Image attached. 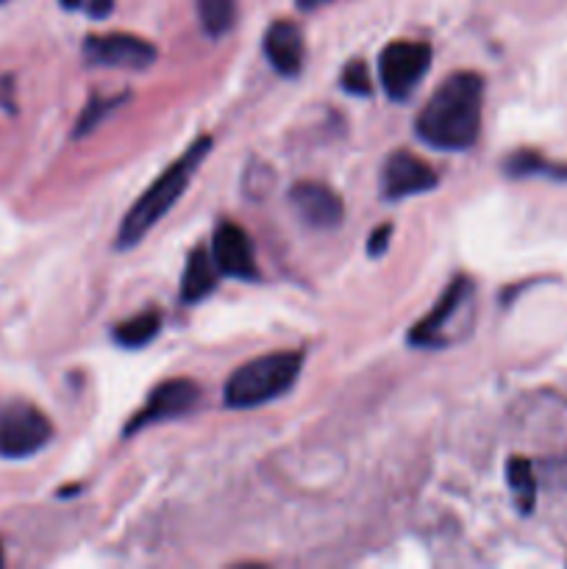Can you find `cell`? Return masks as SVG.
<instances>
[{
	"label": "cell",
	"instance_id": "6da1fadb",
	"mask_svg": "<svg viewBox=\"0 0 567 569\" xmlns=\"http://www.w3.org/2000/svg\"><path fill=\"white\" fill-rule=\"evenodd\" d=\"M484 78L454 72L437 87L415 120L417 137L439 150H467L481 133Z\"/></svg>",
	"mask_w": 567,
	"mask_h": 569
},
{
	"label": "cell",
	"instance_id": "7a4b0ae2",
	"mask_svg": "<svg viewBox=\"0 0 567 569\" xmlns=\"http://www.w3.org/2000/svg\"><path fill=\"white\" fill-rule=\"evenodd\" d=\"M211 150V137H200L139 194L137 203L128 209V214L122 217L120 231H117V248H133L137 242H142L145 233L153 226H159L161 217L172 209V206L181 200L183 189L189 187V181L195 178L198 167L203 164V159Z\"/></svg>",
	"mask_w": 567,
	"mask_h": 569
},
{
	"label": "cell",
	"instance_id": "3957f363",
	"mask_svg": "<svg viewBox=\"0 0 567 569\" xmlns=\"http://www.w3.org/2000/svg\"><path fill=\"white\" fill-rule=\"evenodd\" d=\"M304 370V353H267L248 361L226 383V406L231 409H256L281 398L298 381Z\"/></svg>",
	"mask_w": 567,
	"mask_h": 569
},
{
	"label": "cell",
	"instance_id": "277c9868",
	"mask_svg": "<svg viewBox=\"0 0 567 569\" xmlns=\"http://www.w3.org/2000/svg\"><path fill=\"white\" fill-rule=\"evenodd\" d=\"M53 437L48 417L31 403H9L0 409V456L3 459H28Z\"/></svg>",
	"mask_w": 567,
	"mask_h": 569
},
{
	"label": "cell",
	"instance_id": "5b68a950",
	"mask_svg": "<svg viewBox=\"0 0 567 569\" xmlns=\"http://www.w3.org/2000/svg\"><path fill=\"white\" fill-rule=\"evenodd\" d=\"M431 67V44L392 42L378 56V78L392 100H406Z\"/></svg>",
	"mask_w": 567,
	"mask_h": 569
},
{
	"label": "cell",
	"instance_id": "8992f818",
	"mask_svg": "<svg viewBox=\"0 0 567 569\" xmlns=\"http://www.w3.org/2000/svg\"><path fill=\"white\" fill-rule=\"evenodd\" d=\"M470 300H472L470 278L465 276L454 278V283L445 289L442 298L437 300V306H434L420 322H415V328L409 331V342L417 345V348H442V345H448V333L445 331H448L450 322H454L456 317L470 306Z\"/></svg>",
	"mask_w": 567,
	"mask_h": 569
},
{
	"label": "cell",
	"instance_id": "52a82bcc",
	"mask_svg": "<svg viewBox=\"0 0 567 569\" xmlns=\"http://www.w3.org/2000/svg\"><path fill=\"white\" fill-rule=\"evenodd\" d=\"M83 56L94 67L111 70H148L156 61V48L133 33H94L83 44Z\"/></svg>",
	"mask_w": 567,
	"mask_h": 569
},
{
	"label": "cell",
	"instance_id": "ba28073f",
	"mask_svg": "<svg viewBox=\"0 0 567 569\" xmlns=\"http://www.w3.org/2000/svg\"><path fill=\"white\" fill-rule=\"evenodd\" d=\"M200 400V387L189 378H172V381L159 383V387L150 392L148 403L133 415V420L126 426L128 433H137L142 428L156 426V422L176 420V417H183L187 411L195 409V403Z\"/></svg>",
	"mask_w": 567,
	"mask_h": 569
},
{
	"label": "cell",
	"instance_id": "9c48e42d",
	"mask_svg": "<svg viewBox=\"0 0 567 569\" xmlns=\"http://www.w3.org/2000/svg\"><path fill=\"white\" fill-rule=\"evenodd\" d=\"M211 259L222 276L239 278V281H256L259 264H256L253 242L237 222H220L211 237Z\"/></svg>",
	"mask_w": 567,
	"mask_h": 569
},
{
	"label": "cell",
	"instance_id": "30bf717a",
	"mask_svg": "<svg viewBox=\"0 0 567 569\" xmlns=\"http://www.w3.org/2000/svg\"><path fill=\"white\" fill-rule=\"evenodd\" d=\"M437 172L431 170V164H426L422 159H417L409 150H395L387 161H384L381 170V192L387 200H404L409 194L428 192V189L437 187Z\"/></svg>",
	"mask_w": 567,
	"mask_h": 569
},
{
	"label": "cell",
	"instance_id": "8fae6325",
	"mask_svg": "<svg viewBox=\"0 0 567 569\" xmlns=\"http://www.w3.org/2000/svg\"><path fill=\"white\" fill-rule=\"evenodd\" d=\"M295 211L315 228H337L345 217L342 198L320 181H300L289 192Z\"/></svg>",
	"mask_w": 567,
	"mask_h": 569
},
{
	"label": "cell",
	"instance_id": "7c38bea8",
	"mask_svg": "<svg viewBox=\"0 0 567 569\" xmlns=\"http://www.w3.org/2000/svg\"><path fill=\"white\" fill-rule=\"evenodd\" d=\"M265 53L281 76H298L304 67V33L295 22L278 20L267 28Z\"/></svg>",
	"mask_w": 567,
	"mask_h": 569
},
{
	"label": "cell",
	"instance_id": "4fadbf2b",
	"mask_svg": "<svg viewBox=\"0 0 567 569\" xmlns=\"http://www.w3.org/2000/svg\"><path fill=\"white\" fill-rule=\"evenodd\" d=\"M217 270L215 259L206 248H195L187 259V270L181 278V300L183 303H200L203 298H209L217 287Z\"/></svg>",
	"mask_w": 567,
	"mask_h": 569
},
{
	"label": "cell",
	"instance_id": "5bb4252c",
	"mask_svg": "<svg viewBox=\"0 0 567 569\" xmlns=\"http://www.w3.org/2000/svg\"><path fill=\"white\" fill-rule=\"evenodd\" d=\"M161 331V315L159 311H142V315L131 317V320L120 322L115 328V342L120 348H145L153 342L156 333Z\"/></svg>",
	"mask_w": 567,
	"mask_h": 569
},
{
	"label": "cell",
	"instance_id": "9a60e30c",
	"mask_svg": "<svg viewBox=\"0 0 567 569\" xmlns=\"http://www.w3.org/2000/svg\"><path fill=\"white\" fill-rule=\"evenodd\" d=\"M506 176L526 178V176H548V178H567V164H554V161L543 159L534 150H517L504 161Z\"/></svg>",
	"mask_w": 567,
	"mask_h": 569
},
{
	"label": "cell",
	"instance_id": "2e32d148",
	"mask_svg": "<svg viewBox=\"0 0 567 569\" xmlns=\"http://www.w3.org/2000/svg\"><path fill=\"white\" fill-rule=\"evenodd\" d=\"M506 478H509V487L515 492L517 506H520L523 515L534 509V500H537V481H534V470L528 465V459L515 456V459L506 465Z\"/></svg>",
	"mask_w": 567,
	"mask_h": 569
},
{
	"label": "cell",
	"instance_id": "e0dca14e",
	"mask_svg": "<svg viewBox=\"0 0 567 569\" xmlns=\"http://www.w3.org/2000/svg\"><path fill=\"white\" fill-rule=\"evenodd\" d=\"M200 22L209 37H222L233 26L237 17V0H198Z\"/></svg>",
	"mask_w": 567,
	"mask_h": 569
},
{
	"label": "cell",
	"instance_id": "ac0fdd59",
	"mask_svg": "<svg viewBox=\"0 0 567 569\" xmlns=\"http://www.w3.org/2000/svg\"><path fill=\"white\" fill-rule=\"evenodd\" d=\"M342 89L350 94H359V98H367V94L372 92V78L365 61H350V64L345 67Z\"/></svg>",
	"mask_w": 567,
	"mask_h": 569
},
{
	"label": "cell",
	"instance_id": "d6986e66",
	"mask_svg": "<svg viewBox=\"0 0 567 569\" xmlns=\"http://www.w3.org/2000/svg\"><path fill=\"white\" fill-rule=\"evenodd\" d=\"M120 100H122V94H120V98L92 100V103L87 106V111H83V114H81V120H78V128H76L78 137H81V133H89V131H92V128L98 126V122L103 120V117L109 114L111 109H117V106H120Z\"/></svg>",
	"mask_w": 567,
	"mask_h": 569
},
{
	"label": "cell",
	"instance_id": "ffe728a7",
	"mask_svg": "<svg viewBox=\"0 0 567 569\" xmlns=\"http://www.w3.org/2000/svg\"><path fill=\"white\" fill-rule=\"evenodd\" d=\"M389 233H392V226H381L370 233V242H367V253L381 256L389 244Z\"/></svg>",
	"mask_w": 567,
	"mask_h": 569
},
{
	"label": "cell",
	"instance_id": "44dd1931",
	"mask_svg": "<svg viewBox=\"0 0 567 569\" xmlns=\"http://www.w3.org/2000/svg\"><path fill=\"white\" fill-rule=\"evenodd\" d=\"M87 9L92 17H106L111 11V0H87Z\"/></svg>",
	"mask_w": 567,
	"mask_h": 569
},
{
	"label": "cell",
	"instance_id": "7402d4cb",
	"mask_svg": "<svg viewBox=\"0 0 567 569\" xmlns=\"http://www.w3.org/2000/svg\"><path fill=\"white\" fill-rule=\"evenodd\" d=\"M334 3V0H298V9L304 11H315V9H322V6Z\"/></svg>",
	"mask_w": 567,
	"mask_h": 569
},
{
	"label": "cell",
	"instance_id": "603a6c76",
	"mask_svg": "<svg viewBox=\"0 0 567 569\" xmlns=\"http://www.w3.org/2000/svg\"><path fill=\"white\" fill-rule=\"evenodd\" d=\"M0 565H3V556H0Z\"/></svg>",
	"mask_w": 567,
	"mask_h": 569
}]
</instances>
